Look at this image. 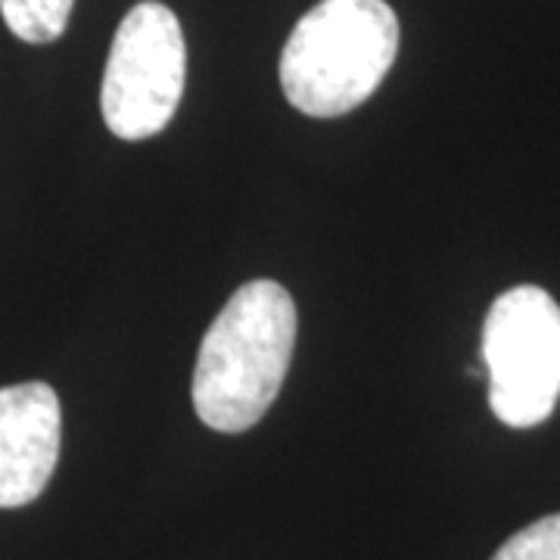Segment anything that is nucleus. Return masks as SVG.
Here are the masks:
<instances>
[{
	"label": "nucleus",
	"instance_id": "7ed1b4c3",
	"mask_svg": "<svg viewBox=\"0 0 560 560\" xmlns=\"http://www.w3.org/2000/svg\"><path fill=\"white\" fill-rule=\"evenodd\" d=\"M489 408L508 427H536L560 399V305L523 283L492 302L482 324Z\"/></svg>",
	"mask_w": 560,
	"mask_h": 560
},
{
	"label": "nucleus",
	"instance_id": "20e7f679",
	"mask_svg": "<svg viewBox=\"0 0 560 560\" xmlns=\"http://www.w3.org/2000/svg\"><path fill=\"white\" fill-rule=\"evenodd\" d=\"M187 79V44L178 16L160 0H140L121 20L103 72L101 109L121 140L165 131Z\"/></svg>",
	"mask_w": 560,
	"mask_h": 560
},
{
	"label": "nucleus",
	"instance_id": "f257e3e1",
	"mask_svg": "<svg viewBox=\"0 0 560 560\" xmlns=\"http://www.w3.org/2000/svg\"><path fill=\"white\" fill-rule=\"evenodd\" d=\"M296 342V302L278 280H249L206 330L194 408L209 430L243 433L278 399Z\"/></svg>",
	"mask_w": 560,
	"mask_h": 560
},
{
	"label": "nucleus",
	"instance_id": "f03ea898",
	"mask_svg": "<svg viewBox=\"0 0 560 560\" xmlns=\"http://www.w3.org/2000/svg\"><path fill=\"white\" fill-rule=\"evenodd\" d=\"M399 54V20L386 0H320L280 54V88L312 119H337L368 101Z\"/></svg>",
	"mask_w": 560,
	"mask_h": 560
},
{
	"label": "nucleus",
	"instance_id": "0eeeda50",
	"mask_svg": "<svg viewBox=\"0 0 560 560\" xmlns=\"http://www.w3.org/2000/svg\"><path fill=\"white\" fill-rule=\"evenodd\" d=\"M492 560H560V514L523 526L501 545Z\"/></svg>",
	"mask_w": 560,
	"mask_h": 560
},
{
	"label": "nucleus",
	"instance_id": "423d86ee",
	"mask_svg": "<svg viewBox=\"0 0 560 560\" xmlns=\"http://www.w3.org/2000/svg\"><path fill=\"white\" fill-rule=\"evenodd\" d=\"M75 0H0L7 28L25 44H54L66 32Z\"/></svg>",
	"mask_w": 560,
	"mask_h": 560
},
{
	"label": "nucleus",
	"instance_id": "39448f33",
	"mask_svg": "<svg viewBox=\"0 0 560 560\" xmlns=\"http://www.w3.org/2000/svg\"><path fill=\"white\" fill-rule=\"evenodd\" d=\"M62 442L60 396L47 383L0 389V508L40 499L57 470Z\"/></svg>",
	"mask_w": 560,
	"mask_h": 560
}]
</instances>
